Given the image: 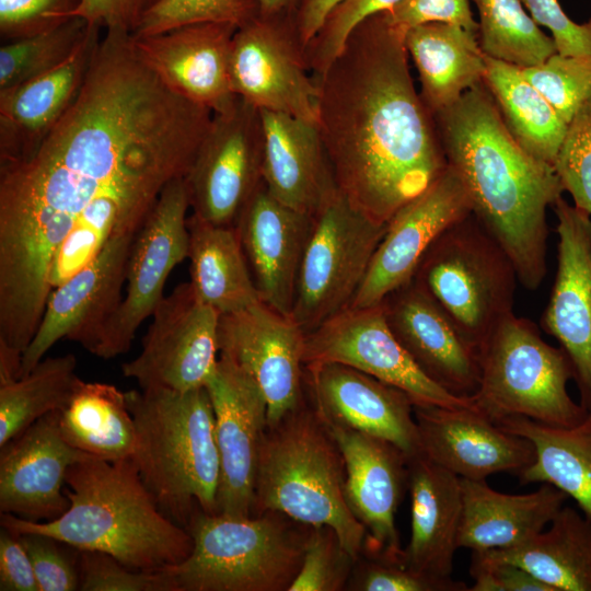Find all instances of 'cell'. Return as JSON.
<instances>
[{
  "mask_svg": "<svg viewBox=\"0 0 591 591\" xmlns=\"http://www.w3.org/2000/svg\"><path fill=\"white\" fill-rule=\"evenodd\" d=\"M79 567L82 591H176L162 570H136L102 552L80 551Z\"/></svg>",
  "mask_w": 591,
  "mask_h": 591,
  "instance_id": "46",
  "label": "cell"
},
{
  "mask_svg": "<svg viewBox=\"0 0 591 591\" xmlns=\"http://www.w3.org/2000/svg\"><path fill=\"white\" fill-rule=\"evenodd\" d=\"M190 283L197 297L221 315L260 301L234 225H219L192 215L187 219Z\"/></svg>",
  "mask_w": 591,
  "mask_h": 591,
  "instance_id": "34",
  "label": "cell"
},
{
  "mask_svg": "<svg viewBox=\"0 0 591 591\" xmlns=\"http://www.w3.org/2000/svg\"><path fill=\"white\" fill-rule=\"evenodd\" d=\"M305 333L291 315L263 301L220 316L219 355L245 371L267 403V426L305 401Z\"/></svg>",
  "mask_w": 591,
  "mask_h": 591,
  "instance_id": "16",
  "label": "cell"
},
{
  "mask_svg": "<svg viewBox=\"0 0 591 591\" xmlns=\"http://www.w3.org/2000/svg\"><path fill=\"white\" fill-rule=\"evenodd\" d=\"M404 40L419 74L420 96L432 116L483 82L486 56L477 33L432 22L409 28Z\"/></svg>",
  "mask_w": 591,
  "mask_h": 591,
  "instance_id": "32",
  "label": "cell"
},
{
  "mask_svg": "<svg viewBox=\"0 0 591 591\" xmlns=\"http://www.w3.org/2000/svg\"><path fill=\"white\" fill-rule=\"evenodd\" d=\"M257 14V0H160L132 35L149 36L198 22H228L240 27Z\"/></svg>",
  "mask_w": 591,
  "mask_h": 591,
  "instance_id": "43",
  "label": "cell"
},
{
  "mask_svg": "<svg viewBox=\"0 0 591 591\" xmlns=\"http://www.w3.org/2000/svg\"><path fill=\"white\" fill-rule=\"evenodd\" d=\"M263 127L259 109L241 97L213 113L185 177L194 216L234 225L263 182Z\"/></svg>",
  "mask_w": 591,
  "mask_h": 591,
  "instance_id": "12",
  "label": "cell"
},
{
  "mask_svg": "<svg viewBox=\"0 0 591 591\" xmlns=\"http://www.w3.org/2000/svg\"><path fill=\"white\" fill-rule=\"evenodd\" d=\"M343 0H300L292 13L299 42L304 47L315 37L328 14Z\"/></svg>",
  "mask_w": 591,
  "mask_h": 591,
  "instance_id": "55",
  "label": "cell"
},
{
  "mask_svg": "<svg viewBox=\"0 0 591 591\" xmlns=\"http://www.w3.org/2000/svg\"><path fill=\"white\" fill-rule=\"evenodd\" d=\"M404 37L384 11L373 14L315 79L317 126L336 186L382 223L447 169L432 115L410 76Z\"/></svg>",
  "mask_w": 591,
  "mask_h": 591,
  "instance_id": "2",
  "label": "cell"
},
{
  "mask_svg": "<svg viewBox=\"0 0 591 591\" xmlns=\"http://www.w3.org/2000/svg\"><path fill=\"white\" fill-rule=\"evenodd\" d=\"M262 176L267 190L286 206L314 216L338 189L317 123L259 111Z\"/></svg>",
  "mask_w": 591,
  "mask_h": 591,
  "instance_id": "28",
  "label": "cell"
},
{
  "mask_svg": "<svg viewBox=\"0 0 591 591\" xmlns=\"http://www.w3.org/2000/svg\"><path fill=\"white\" fill-rule=\"evenodd\" d=\"M80 16H71L63 23L0 47V90H4L65 62L85 40L91 28Z\"/></svg>",
  "mask_w": 591,
  "mask_h": 591,
  "instance_id": "40",
  "label": "cell"
},
{
  "mask_svg": "<svg viewBox=\"0 0 591 591\" xmlns=\"http://www.w3.org/2000/svg\"><path fill=\"white\" fill-rule=\"evenodd\" d=\"M135 236L112 239L90 263L51 290L38 328L22 356L20 378L63 338L92 351L123 300Z\"/></svg>",
  "mask_w": 591,
  "mask_h": 591,
  "instance_id": "17",
  "label": "cell"
},
{
  "mask_svg": "<svg viewBox=\"0 0 591 591\" xmlns=\"http://www.w3.org/2000/svg\"><path fill=\"white\" fill-rule=\"evenodd\" d=\"M72 354L42 359L14 381L0 384V448L43 416L62 410L82 380Z\"/></svg>",
  "mask_w": 591,
  "mask_h": 591,
  "instance_id": "38",
  "label": "cell"
},
{
  "mask_svg": "<svg viewBox=\"0 0 591 591\" xmlns=\"http://www.w3.org/2000/svg\"><path fill=\"white\" fill-rule=\"evenodd\" d=\"M212 111L171 90L129 32L101 36L66 113L0 160V346L22 356L51 290L114 237L137 235L186 177Z\"/></svg>",
  "mask_w": 591,
  "mask_h": 591,
  "instance_id": "1",
  "label": "cell"
},
{
  "mask_svg": "<svg viewBox=\"0 0 591 591\" xmlns=\"http://www.w3.org/2000/svg\"><path fill=\"white\" fill-rule=\"evenodd\" d=\"M386 228L338 189L314 215L291 312L305 334L351 305Z\"/></svg>",
  "mask_w": 591,
  "mask_h": 591,
  "instance_id": "10",
  "label": "cell"
},
{
  "mask_svg": "<svg viewBox=\"0 0 591 591\" xmlns=\"http://www.w3.org/2000/svg\"><path fill=\"white\" fill-rule=\"evenodd\" d=\"M0 590L38 591L25 547L18 534L3 526L0 531Z\"/></svg>",
  "mask_w": 591,
  "mask_h": 591,
  "instance_id": "53",
  "label": "cell"
},
{
  "mask_svg": "<svg viewBox=\"0 0 591 591\" xmlns=\"http://www.w3.org/2000/svg\"><path fill=\"white\" fill-rule=\"evenodd\" d=\"M345 479L344 457L332 431L304 401L265 429L252 515L275 511L309 526L327 525L357 560L367 532L346 502Z\"/></svg>",
  "mask_w": 591,
  "mask_h": 591,
  "instance_id": "6",
  "label": "cell"
},
{
  "mask_svg": "<svg viewBox=\"0 0 591 591\" xmlns=\"http://www.w3.org/2000/svg\"><path fill=\"white\" fill-rule=\"evenodd\" d=\"M304 366L341 363L404 391L414 405L475 407L430 380L392 333L382 304L348 308L305 335Z\"/></svg>",
  "mask_w": 591,
  "mask_h": 591,
  "instance_id": "15",
  "label": "cell"
},
{
  "mask_svg": "<svg viewBox=\"0 0 591 591\" xmlns=\"http://www.w3.org/2000/svg\"><path fill=\"white\" fill-rule=\"evenodd\" d=\"M18 535L30 556L38 591L79 590L80 551L74 557L66 551L67 544L42 533L26 532Z\"/></svg>",
  "mask_w": 591,
  "mask_h": 591,
  "instance_id": "48",
  "label": "cell"
},
{
  "mask_svg": "<svg viewBox=\"0 0 591 591\" xmlns=\"http://www.w3.org/2000/svg\"><path fill=\"white\" fill-rule=\"evenodd\" d=\"M185 177L171 182L135 236L126 271V292L90 354L113 359L127 352L136 332L164 298L169 275L188 256Z\"/></svg>",
  "mask_w": 591,
  "mask_h": 591,
  "instance_id": "11",
  "label": "cell"
},
{
  "mask_svg": "<svg viewBox=\"0 0 591 591\" xmlns=\"http://www.w3.org/2000/svg\"><path fill=\"white\" fill-rule=\"evenodd\" d=\"M465 582L439 579L399 564L361 556L357 559L348 590L356 591H468Z\"/></svg>",
  "mask_w": 591,
  "mask_h": 591,
  "instance_id": "47",
  "label": "cell"
},
{
  "mask_svg": "<svg viewBox=\"0 0 591 591\" xmlns=\"http://www.w3.org/2000/svg\"><path fill=\"white\" fill-rule=\"evenodd\" d=\"M313 217L277 200L262 182L234 224L260 301L286 315L293 309Z\"/></svg>",
  "mask_w": 591,
  "mask_h": 591,
  "instance_id": "26",
  "label": "cell"
},
{
  "mask_svg": "<svg viewBox=\"0 0 591 591\" xmlns=\"http://www.w3.org/2000/svg\"><path fill=\"white\" fill-rule=\"evenodd\" d=\"M93 25L85 40L58 67L0 90V160L32 149L76 100L101 38Z\"/></svg>",
  "mask_w": 591,
  "mask_h": 591,
  "instance_id": "30",
  "label": "cell"
},
{
  "mask_svg": "<svg viewBox=\"0 0 591 591\" xmlns=\"http://www.w3.org/2000/svg\"><path fill=\"white\" fill-rule=\"evenodd\" d=\"M410 537L401 565L439 579H451L462 519L460 477L422 454L408 460Z\"/></svg>",
  "mask_w": 591,
  "mask_h": 591,
  "instance_id": "29",
  "label": "cell"
},
{
  "mask_svg": "<svg viewBox=\"0 0 591 591\" xmlns=\"http://www.w3.org/2000/svg\"><path fill=\"white\" fill-rule=\"evenodd\" d=\"M384 12L404 33L420 24L441 22L478 34V22L473 16L470 0H402Z\"/></svg>",
  "mask_w": 591,
  "mask_h": 591,
  "instance_id": "50",
  "label": "cell"
},
{
  "mask_svg": "<svg viewBox=\"0 0 591 591\" xmlns=\"http://www.w3.org/2000/svg\"><path fill=\"white\" fill-rule=\"evenodd\" d=\"M485 62L483 82L512 137L530 155L554 165L567 123L522 68L488 56Z\"/></svg>",
  "mask_w": 591,
  "mask_h": 591,
  "instance_id": "36",
  "label": "cell"
},
{
  "mask_svg": "<svg viewBox=\"0 0 591 591\" xmlns=\"http://www.w3.org/2000/svg\"><path fill=\"white\" fill-rule=\"evenodd\" d=\"M402 0H343L326 18L315 37L304 47L309 70L321 77L341 51L351 31L364 19L387 11Z\"/></svg>",
  "mask_w": 591,
  "mask_h": 591,
  "instance_id": "45",
  "label": "cell"
},
{
  "mask_svg": "<svg viewBox=\"0 0 591 591\" xmlns=\"http://www.w3.org/2000/svg\"><path fill=\"white\" fill-rule=\"evenodd\" d=\"M59 412L43 416L0 448L1 513L39 522L55 520L69 508L67 471L94 456L62 438Z\"/></svg>",
  "mask_w": 591,
  "mask_h": 591,
  "instance_id": "24",
  "label": "cell"
},
{
  "mask_svg": "<svg viewBox=\"0 0 591 591\" xmlns=\"http://www.w3.org/2000/svg\"><path fill=\"white\" fill-rule=\"evenodd\" d=\"M58 424L62 438L81 452L106 461L132 457L135 421L125 392L115 385L82 381Z\"/></svg>",
  "mask_w": 591,
  "mask_h": 591,
  "instance_id": "37",
  "label": "cell"
},
{
  "mask_svg": "<svg viewBox=\"0 0 591 591\" xmlns=\"http://www.w3.org/2000/svg\"><path fill=\"white\" fill-rule=\"evenodd\" d=\"M554 167L573 205L591 215V100L567 124Z\"/></svg>",
  "mask_w": 591,
  "mask_h": 591,
  "instance_id": "44",
  "label": "cell"
},
{
  "mask_svg": "<svg viewBox=\"0 0 591 591\" xmlns=\"http://www.w3.org/2000/svg\"><path fill=\"white\" fill-rule=\"evenodd\" d=\"M459 547L484 552L519 545L551 523L568 496L551 484L529 494L495 490L486 480L460 478Z\"/></svg>",
  "mask_w": 591,
  "mask_h": 591,
  "instance_id": "31",
  "label": "cell"
},
{
  "mask_svg": "<svg viewBox=\"0 0 591 591\" xmlns=\"http://www.w3.org/2000/svg\"><path fill=\"white\" fill-rule=\"evenodd\" d=\"M380 304L392 333L430 380L456 396L477 391V352L414 279Z\"/></svg>",
  "mask_w": 591,
  "mask_h": 591,
  "instance_id": "27",
  "label": "cell"
},
{
  "mask_svg": "<svg viewBox=\"0 0 591 591\" xmlns=\"http://www.w3.org/2000/svg\"><path fill=\"white\" fill-rule=\"evenodd\" d=\"M326 424L344 457L346 502L367 532L362 556L401 565L395 513L408 488L409 456L384 439Z\"/></svg>",
  "mask_w": 591,
  "mask_h": 591,
  "instance_id": "21",
  "label": "cell"
},
{
  "mask_svg": "<svg viewBox=\"0 0 591 591\" xmlns=\"http://www.w3.org/2000/svg\"><path fill=\"white\" fill-rule=\"evenodd\" d=\"M538 26L548 28L557 54L579 56L591 54V19L572 21L558 0H520Z\"/></svg>",
  "mask_w": 591,
  "mask_h": 591,
  "instance_id": "51",
  "label": "cell"
},
{
  "mask_svg": "<svg viewBox=\"0 0 591 591\" xmlns=\"http://www.w3.org/2000/svg\"><path fill=\"white\" fill-rule=\"evenodd\" d=\"M221 314L183 282L160 301L139 355L121 364L140 389L186 392L204 387L219 360Z\"/></svg>",
  "mask_w": 591,
  "mask_h": 591,
  "instance_id": "13",
  "label": "cell"
},
{
  "mask_svg": "<svg viewBox=\"0 0 591 591\" xmlns=\"http://www.w3.org/2000/svg\"><path fill=\"white\" fill-rule=\"evenodd\" d=\"M472 213L465 188L448 166L421 194L387 222L368 273L349 308L379 305L409 282L433 241L452 223Z\"/></svg>",
  "mask_w": 591,
  "mask_h": 591,
  "instance_id": "19",
  "label": "cell"
},
{
  "mask_svg": "<svg viewBox=\"0 0 591 591\" xmlns=\"http://www.w3.org/2000/svg\"><path fill=\"white\" fill-rule=\"evenodd\" d=\"M479 384L475 408L494 422L524 417L547 426L572 427L588 412L571 398V362L561 347L546 343L537 326L514 313L477 351Z\"/></svg>",
  "mask_w": 591,
  "mask_h": 591,
  "instance_id": "9",
  "label": "cell"
},
{
  "mask_svg": "<svg viewBox=\"0 0 591 591\" xmlns=\"http://www.w3.org/2000/svg\"><path fill=\"white\" fill-rule=\"evenodd\" d=\"M66 486L70 506L59 518L36 522L1 513V526L106 553L136 570L160 571L192 553L190 533L159 508L132 459L77 462L67 471Z\"/></svg>",
  "mask_w": 591,
  "mask_h": 591,
  "instance_id": "4",
  "label": "cell"
},
{
  "mask_svg": "<svg viewBox=\"0 0 591 591\" xmlns=\"http://www.w3.org/2000/svg\"><path fill=\"white\" fill-rule=\"evenodd\" d=\"M549 525L519 545L472 555L517 565L554 591H591V519L564 505Z\"/></svg>",
  "mask_w": 591,
  "mask_h": 591,
  "instance_id": "33",
  "label": "cell"
},
{
  "mask_svg": "<svg viewBox=\"0 0 591 591\" xmlns=\"http://www.w3.org/2000/svg\"><path fill=\"white\" fill-rule=\"evenodd\" d=\"M432 118L472 213L509 255L520 285L536 290L547 271L546 212L565 192L554 165L515 141L484 82Z\"/></svg>",
  "mask_w": 591,
  "mask_h": 591,
  "instance_id": "3",
  "label": "cell"
},
{
  "mask_svg": "<svg viewBox=\"0 0 591 591\" xmlns=\"http://www.w3.org/2000/svg\"><path fill=\"white\" fill-rule=\"evenodd\" d=\"M186 529L192 553L162 570L176 591H288L310 526L275 511L232 517L196 508Z\"/></svg>",
  "mask_w": 591,
  "mask_h": 591,
  "instance_id": "7",
  "label": "cell"
},
{
  "mask_svg": "<svg viewBox=\"0 0 591 591\" xmlns=\"http://www.w3.org/2000/svg\"><path fill=\"white\" fill-rule=\"evenodd\" d=\"M230 70L234 93L250 105L317 123L318 86L305 62L292 13H258L237 27Z\"/></svg>",
  "mask_w": 591,
  "mask_h": 591,
  "instance_id": "14",
  "label": "cell"
},
{
  "mask_svg": "<svg viewBox=\"0 0 591 591\" xmlns=\"http://www.w3.org/2000/svg\"><path fill=\"white\" fill-rule=\"evenodd\" d=\"M476 352L513 312L519 282L513 263L473 213L429 246L413 278Z\"/></svg>",
  "mask_w": 591,
  "mask_h": 591,
  "instance_id": "8",
  "label": "cell"
},
{
  "mask_svg": "<svg viewBox=\"0 0 591 591\" xmlns=\"http://www.w3.org/2000/svg\"><path fill=\"white\" fill-rule=\"evenodd\" d=\"M471 560L483 565L490 571L498 591H554L542 580L517 565L487 561L473 555Z\"/></svg>",
  "mask_w": 591,
  "mask_h": 591,
  "instance_id": "54",
  "label": "cell"
},
{
  "mask_svg": "<svg viewBox=\"0 0 591 591\" xmlns=\"http://www.w3.org/2000/svg\"><path fill=\"white\" fill-rule=\"evenodd\" d=\"M472 1L478 11V42L486 56L529 68L557 53L553 38L541 31L520 0Z\"/></svg>",
  "mask_w": 591,
  "mask_h": 591,
  "instance_id": "39",
  "label": "cell"
},
{
  "mask_svg": "<svg viewBox=\"0 0 591 591\" xmlns=\"http://www.w3.org/2000/svg\"><path fill=\"white\" fill-rule=\"evenodd\" d=\"M300 0H257L260 15L293 13Z\"/></svg>",
  "mask_w": 591,
  "mask_h": 591,
  "instance_id": "56",
  "label": "cell"
},
{
  "mask_svg": "<svg viewBox=\"0 0 591 591\" xmlns=\"http://www.w3.org/2000/svg\"><path fill=\"white\" fill-rule=\"evenodd\" d=\"M125 394L136 427L131 459L159 508L184 528L196 508L218 513L220 459L206 387Z\"/></svg>",
  "mask_w": 591,
  "mask_h": 591,
  "instance_id": "5",
  "label": "cell"
},
{
  "mask_svg": "<svg viewBox=\"0 0 591 591\" xmlns=\"http://www.w3.org/2000/svg\"><path fill=\"white\" fill-rule=\"evenodd\" d=\"M522 72L567 124L591 100V54L556 53L541 65L522 68Z\"/></svg>",
  "mask_w": 591,
  "mask_h": 591,
  "instance_id": "41",
  "label": "cell"
},
{
  "mask_svg": "<svg viewBox=\"0 0 591 591\" xmlns=\"http://www.w3.org/2000/svg\"><path fill=\"white\" fill-rule=\"evenodd\" d=\"M215 413L220 459L218 513L251 517L259 447L267 427V403L256 382L220 356L205 385Z\"/></svg>",
  "mask_w": 591,
  "mask_h": 591,
  "instance_id": "18",
  "label": "cell"
},
{
  "mask_svg": "<svg viewBox=\"0 0 591 591\" xmlns=\"http://www.w3.org/2000/svg\"><path fill=\"white\" fill-rule=\"evenodd\" d=\"M496 424L526 438L534 447V461L517 475L520 483L557 487L591 519V413L572 427L547 426L524 417Z\"/></svg>",
  "mask_w": 591,
  "mask_h": 591,
  "instance_id": "35",
  "label": "cell"
},
{
  "mask_svg": "<svg viewBox=\"0 0 591 591\" xmlns=\"http://www.w3.org/2000/svg\"><path fill=\"white\" fill-rule=\"evenodd\" d=\"M420 454L460 478L518 475L535 457L530 440L511 433L475 407L414 405Z\"/></svg>",
  "mask_w": 591,
  "mask_h": 591,
  "instance_id": "23",
  "label": "cell"
},
{
  "mask_svg": "<svg viewBox=\"0 0 591 591\" xmlns=\"http://www.w3.org/2000/svg\"><path fill=\"white\" fill-rule=\"evenodd\" d=\"M80 0H0V33L14 40L50 30L71 16Z\"/></svg>",
  "mask_w": 591,
  "mask_h": 591,
  "instance_id": "49",
  "label": "cell"
},
{
  "mask_svg": "<svg viewBox=\"0 0 591 591\" xmlns=\"http://www.w3.org/2000/svg\"><path fill=\"white\" fill-rule=\"evenodd\" d=\"M553 208L557 270L541 322L567 354L579 403L591 413V215L563 196Z\"/></svg>",
  "mask_w": 591,
  "mask_h": 591,
  "instance_id": "20",
  "label": "cell"
},
{
  "mask_svg": "<svg viewBox=\"0 0 591 591\" xmlns=\"http://www.w3.org/2000/svg\"><path fill=\"white\" fill-rule=\"evenodd\" d=\"M356 561L332 528L310 526L301 568L288 591L344 590Z\"/></svg>",
  "mask_w": 591,
  "mask_h": 591,
  "instance_id": "42",
  "label": "cell"
},
{
  "mask_svg": "<svg viewBox=\"0 0 591 591\" xmlns=\"http://www.w3.org/2000/svg\"><path fill=\"white\" fill-rule=\"evenodd\" d=\"M160 0H80L73 16L101 28H117L134 34L144 15Z\"/></svg>",
  "mask_w": 591,
  "mask_h": 591,
  "instance_id": "52",
  "label": "cell"
},
{
  "mask_svg": "<svg viewBox=\"0 0 591 591\" xmlns=\"http://www.w3.org/2000/svg\"><path fill=\"white\" fill-rule=\"evenodd\" d=\"M304 383L326 422L384 439L409 457L420 454L414 403L401 389L335 362L304 366Z\"/></svg>",
  "mask_w": 591,
  "mask_h": 591,
  "instance_id": "22",
  "label": "cell"
},
{
  "mask_svg": "<svg viewBox=\"0 0 591 591\" xmlns=\"http://www.w3.org/2000/svg\"><path fill=\"white\" fill-rule=\"evenodd\" d=\"M236 30L228 22H198L134 36V40L143 60L171 90L218 113L237 99L230 70Z\"/></svg>",
  "mask_w": 591,
  "mask_h": 591,
  "instance_id": "25",
  "label": "cell"
}]
</instances>
